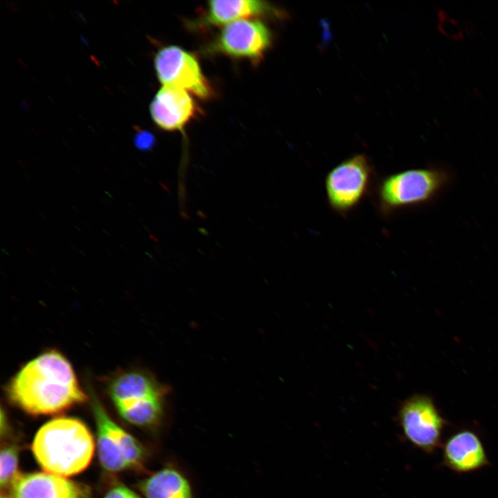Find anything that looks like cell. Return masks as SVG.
<instances>
[{
	"mask_svg": "<svg viewBox=\"0 0 498 498\" xmlns=\"http://www.w3.org/2000/svg\"><path fill=\"white\" fill-rule=\"evenodd\" d=\"M8 394L12 403L33 415L59 414L86 400L71 365L55 351L24 365L12 379Z\"/></svg>",
	"mask_w": 498,
	"mask_h": 498,
	"instance_id": "1",
	"label": "cell"
},
{
	"mask_svg": "<svg viewBox=\"0 0 498 498\" xmlns=\"http://www.w3.org/2000/svg\"><path fill=\"white\" fill-rule=\"evenodd\" d=\"M32 450L46 472L68 477L85 470L94 452L87 427L73 418H57L44 424L36 434Z\"/></svg>",
	"mask_w": 498,
	"mask_h": 498,
	"instance_id": "2",
	"label": "cell"
},
{
	"mask_svg": "<svg viewBox=\"0 0 498 498\" xmlns=\"http://www.w3.org/2000/svg\"><path fill=\"white\" fill-rule=\"evenodd\" d=\"M449 175L438 168H416L389 174L378 183L376 199L383 216L430 201L448 184Z\"/></svg>",
	"mask_w": 498,
	"mask_h": 498,
	"instance_id": "3",
	"label": "cell"
},
{
	"mask_svg": "<svg viewBox=\"0 0 498 498\" xmlns=\"http://www.w3.org/2000/svg\"><path fill=\"white\" fill-rule=\"evenodd\" d=\"M374 174L371 162L364 154L353 156L334 167L325 178L331 209L345 215L356 208L369 192Z\"/></svg>",
	"mask_w": 498,
	"mask_h": 498,
	"instance_id": "4",
	"label": "cell"
},
{
	"mask_svg": "<svg viewBox=\"0 0 498 498\" xmlns=\"http://www.w3.org/2000/svg\"><path fill=\"white\" fill-rule=\"evenodd\" d=\"M92 409L97 426V445L101 465L107 471L119 472L138 466L143 451L140 443L109 417L95 396Z\"/></svg>",
	"mask_w": 498,
	"mask_h": 498,
	"instance_id": "5",
	"label": "cell"
},
{
	"mask_svg": "<svg viewBox=\"0 0 498 498\" xmlns=\"http://www.w3.org/2000/svg\"><path fill=\"white\" fill-rule=\"evenodd\" d=\"M154 68L163 86L185 91L202 100L214 95L196 57L178 46L169 45L158 50Z\"/></svg>",
	"mask_w": 498,
	"mask_h": 498,
	"instance_id": "6",
	"label": "cell"
},
{
	"mask_svg": "<svg viewBox=\"0 0 498 498\" xmlns=\"http://www.w3.org/2000/svg\"><path fill=\"white\" fill-rule=\"evenodd\" d=\"M404 437L415 448L433 454L442 445V434L448 421L428 396L416 395L407 400L398 413Z\"/></svg>",
	"mask_w": 498,
	"mask_h": 498,
	"instance_id": "7",
	"label": "cell"
},
{
	"mask_svg": "<svg viewBox=\"0 0 498 498\" xmlns=\"http://www.w3.org/2000/svg\"><path fill=\"white\" fill-rule=\"evenodd\" d=\"M272 44V33L259 19H240L225 25L207 46L211 54L259 63Z\"/></svg>",
	"mask_w": 498,
	"mask_h": 498,
	"instance_id": "8",
	"label": "cell"
},
{
	"mask_svg": "<svg viewBox=\"0 0 498 498\" xmlns=\"http://www.w3.org/2000/svg\"><path fill=\"white\" fill-rule=\"evenodd\" d=\"M149 112L154 122L160 129L183 131L201 111L188 92L163 86L151 100Z\"/></svg>",
	"mask_w": 498,
	"mask_h": 498,
	"instance_id": "9",
	"label": "cell"
},
{
	"mask_svg": "<svg viewBox=\"0 0 498 498\" xmlns=\"http://www.w3.org/2000/svg\"><path fill=\"white\" fill-rule=\"evenodd\" d=\"M10 498H89L88 487L48 472L18 474L10 485Z\"/></svg>",
	"mask_w": 498,
	"mask_h": 498,
	"instance_id": "10",
	"label": "cell"
},
{
	"mask_svg": "<svg viewBox=\"0 0 498 498\" xmlns=\"http://www.w3.org/2000/svg\"><path fill=\"white\" fill-rule=\"evenodd\" d=\"M443 465L456 473H468L489 465L485 448L474 431L463 429L443 444Z\"/></svg>",
	"mask_w": 498,
	"mask_h": 498,
	"instance_id": "11",
	"label": "cell"
},
{
	"mask_svg": "<svg viewBox=\"0 0 498 498\" xmlns=\"http://www.w3.org/2000/svg\"><path fill=\"white\" fill-rule=\"evenodd\" d=\"M259 17H282L283 14L264 1L214 0L208 2L203 14L191 24L193 27L205 28Z\"/></svg>",
	"mask_w": 498,
	"mask_h": 498,
	"instance_id": "12",
	"label": "cell"
},
{
	"mask_svg": "<svg viewBox=\"0 0 498 498\" xmlns=\"http://www.w3.org/2000/svg\"><path fill=\"white\" fill-rule=\"evenodd\" d=\"M109 393L119 412L149 399L164 396L167 388L147 373L131 371L116 377L109 385Z\"/></svg>",
	"mask_w": 498,
	"mask_h": 498,
	"instance_id": "13",
	"label": "cell"
},
{
	"mask_svg": "<svg viewBox=\"0 0 498 498\" xmlns=\"http://www.w3.org/2000/svg\"><path fill=\"white\" fill-rule=\"evenodd\" d=\"M146 498H192L187 481L172 469L158 471L140 486Z\"/></svg>",
	"mask_w": 498,
	"mask_h": 498,
	"instance_id": "14",
	"label": "cell"
},
{
	"mask_svg": "<svg viewBox=\"0 0 498 498\" xmlns=\"http://www.w3.org/2000/svg\"><path fill=\"white\" fill-rule=\"evenodd\" d=\"M19 448L15 445H7L1 448L0 454L1 487L10 486L19 474L17 472Z\"/></svg>",
	"mask_w": 498,
	"mask_h": 498,
	"instance_id": "15",
	"label": "cell"
},
{
	"mask_svg": "<svg viewBox=\"0 0 498 498\" xmlns=\"http://www.w3.org/2000/svg\"><path fill=\"white\" fill-rule=\"evenodd\" d=\"M437 28L448 38L457 41L463 38L462 30L458 22L450 17L445 11L440 9L438 11Z\"/></svg>",
	"mask_w": 498,
	"mask_h": 498,
	"instance_id": "16",
	"label": "cell"
},
{
	"mask_svg": "<svg viewBox=\"0 0 498 498\" xmlns=\"http://www.w3.org/2000/svg\"><path fill=\"white\" fill-rule=\"evenodd\" d=\"M134 143L138 149L149 150L154 146L155 137L151 132L141 130L136 134Z\"/></svg>",
	"mask_w": 498,
	"mask_h": 498,
	"instance_id": "17",
	"label": "cell"
},
{
	"mask_svg": "<svg viewBox=\"0 0 498 498\" xmlns=\"http://www.w3.org/2000/svg\"><path fill=\"white\" fill-rule=\"evenodd\" d=\"M104 498H140L134 492L124 486L111 488Z\"/></svg>",
	"mask_w": 498,
	"mask_h": 498,
	"instance_id": "18",
	"label": "cell"
},
{
	"mask_svg": "<svg viewBox=\"0 0 498 498\" xmlns=\"http://www.w3.org/2000/svg\"><path fill=\"white\" fill-rule=\"evenodd\" d=\"M0 498H10V497H8V495H6L5 494L1 493Z\"/></svg>",
	"mask_w": 498,
	"mask_h": 498,
	"instance_id": "19",
	"label": "cell"
}]
</instances>
